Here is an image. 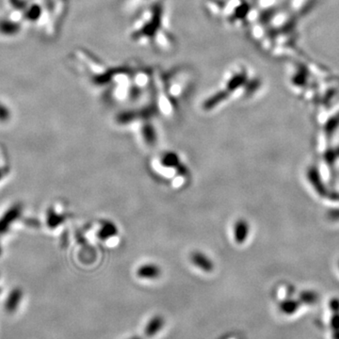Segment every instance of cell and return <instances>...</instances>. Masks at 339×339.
<instances>
[{"instance_id": "1", "label": "cell", "mask_w": 339, "mask_h": 339, "mask_svg": "<svg viewBox=\"0 0 339 339\" xmlns=\"http://www.w3.org/2000/svg\"><path fill=\"white\" fill-rule=\"evenodd\" d=\"M126 37L135 47L161 55L172 54L177 47V39L170 24L168 0H159L136 10Z\"/></svg>"}, {"instance_id": "2", "label": "cell", "mask_w": 339, "mask_h": 339, "mask_svg": "<svg viewBox=\"0 0 339 339\" xmlns=\"http://www.w3.org/2000/svg\"><path fill=\"white\" fill-rule=\"evenodd\" d=\"M216 86L201 101V108L211 112L237 99H250L265 89L262 75L244 60L230 62L220 74Z\"/></svg>"}, {"instance_id": "3", "label": "cell", "mask_w": 339, "mask_h": 339, "mask_svg": "<svg viewBox=\"0 0 339 339\" xmlns=\"http://www.w3.org/2000/svg\"><path fill=\"white\" fill-rule=\"evenodd\" d=\"M196 74L193 68L180 64L167 70L153 67V87L151 101L158 110L163 104L175 109L178 100L189 92L195 83Z\"/></svg>"}, {"instance_id": "4", "label": "cell", "mask_w": 339, "mask_h": 339, "mask_svg": "<svg viewBox=\"0 0 339 339\" xmlns=\"http://www.w3.org/2000/svg\"><path fill=\"white\" fill-rule=\"evenodd\" d=\"M203 10L211 19L234 31L247 32L259 19L250 0H204Z\"/></svg>"}, {"instance_id": "5", "label": "cell", "mask_w": 339, "mask_h": 339, "mask_svg": "<svg viewBox=\"0 0 339 339\" xmlns=\"http://www.w3.org/2000/svg\"><path fill=\"white\" fill-rule=\"evenodd\" d=\"M190 260L194 266L205 272H210L214 270L213 261L202 252H193L190 255Z\"/></svg>"}, {"instance_id": "6", "label": "cell", "mask_w": 339, "mask_h": 339, "mask_svg": "<svg viewBox=\"0 0 339 339\" xmlns=\"http://www.w3.org/2000/svg\"><path fill=\"white\" fill-rule=\"evenodd\" d=\"M250 233V224L246 220L239 219L236 221L234 226V237L237 244H242L246 241Z\"/></svg>"}, {"instance_id": "7", "label": "cell", "mask_w": 339, "mask_h": 339, "mask_svg": "<svg viewBox=\"0 0 339 339\" xmlns=\"http://www.w3.org/2000/svg\"><path fill=\"white\" fill-rule=\"evenodd\" d=\"M161 274V269L153 263L140 266L137 271V275L143 279H155Z\"/></svg>"}, {"instance_id": "8", "label": "cell", "mask_w": 339, "mask_h": 339, "mask_svg": "<svg viewBox=\"0 0 339 339\" xmlns=\"http://www.w3.org/2000/svg\"><path fill=\"white\" fill-rule=\"evenodd\" d=\"M180 163L179 156L174 152H167L161 157V164L167 168H176Z\"/></svg>"}, {"instance_id": "9", "label": "cell", "mask_w": 339, "mask_h": 339, "mask_svg": "<svg viewBox=\"0 0 339 339\" xmlns=\"http://www.w3.org/2000/svg\"><path fill=\"white\" fill-rule=\"evenodd\" d=\"M21 298H22V292L20 291V289H15L13 292L10 294L9 298L7 299L6 305H5L6 310L8 312H14L16 307L18 306Z\"/></svg>"}, {"instance_id": "10", "label": "cell", "mask_w": 339, "mask_h": 339, "mask_svg": "<svg viewBox=\"0 0 339 339\" xmlns=\"http://www.w3.org/2000/svg\"><path fill=\"white\" fill-rule=\"evenodd\" d=\"M117 232H118V230H117L116 225L114 223H112V222L107 221L98 232V237L101 239H108L111 237L116 236Z\"/></svg>"}, {"instance_id": "11", "label": "cell", "mask_w": 339, "mask_h": 339, "mask_svg": "<svg viewBox=\"0 0 339 339\" xmlns=\"http://www.w3.org/2000/svg\"><path fill=\"white\" fill-rule=\"evenodd\" d=\"M19 211L20 209L16 206L15 208L11 209L5 216L2 218V220H0V233L6 231L9 224L16 219V217L19 215Z\"/></svg>"}, {"instance_id": "12", "label": "cell", "mask_w": 339, "mask_h": 339, "mask_svg": "<svg viewBox=\"0 0 339 339\" xmlns=\"http://www.w3.org/2000/svg\"><path fill=\"white\" fill-rule=\"evenodd\" d=\"M15 22H10V21H1L0 22V31L4 32L5 34H14L16 33L18 28L16 27Z\"/></svg>"}, {"instance_id": "13", "label": "cell", "mask_w": 339, "mask_h": 339, "mask_svg": "<svg viewBox=\"0 0 339 339\" xmlns=\"http://www.w3.org/2000/svg\"><path fill=\"white\" fill-rule=\"evenodd\" d=\"M156 1H159V0H130L131 4L134 7H136V10H138L140 7L149 5V4L154 3V2H156Z\"/></svg>"}, {"instance_id": "14", "label": "cell", "mask_w": 339, "mask_h": 339, "mask_svg": "<svg viewBox=\"0 0 339 339\" xmlns=\"http://www.w3.org/2000/svg\"><path fill=\"white\" fill-rule=\"evenodd\" d=\"M62 221H63V218L56 216L55 213H52L50 216L48 217V223H49V225H51V227H53L54 225H56L60 222L62 223Z\"/></svg>"}, {"instance_id": "15", "label": "cell", "mask_w": 339, "mask_h": 339, "mask_svg": "<svg viewBox=\"0 0 339 339\" xmlns=\"http://www.w3.org/2000/svg\"><path fill=\"white\" fill-rule=\"evenodd\" d=\"M175 169L177 170V173H179L181 175H186L187 171H188V170L186 169V167L185 165H183L182 163H180Z\"/></svg>"}, {"instance_id": "16", "label": "cell", "mask_w": 339, "mask_h": 339, "mask_svg": "<svg viewBox=\"0 0 339 339\" xmlns=\"http://www.w3.org/2000/svg\"><path fill=\"white\" fill-rule=\"evenodd\" d=\"M2 175H3V173H2V170H0V178L2 177Z\"/></svg>"}]
</instances>
